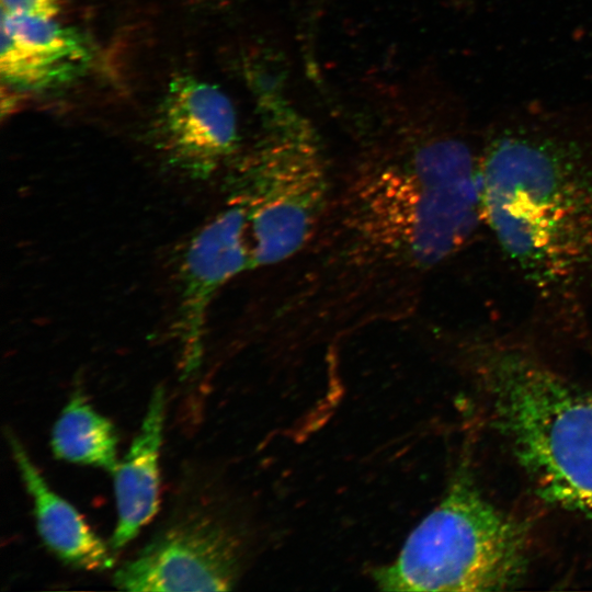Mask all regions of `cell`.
<instances>
[{"label": "cell", "mask_w": 592, "mask_h": 592, "mask_svg": "<svg viewBox=\"0 0 592 592\" xmlns=\"http://www.w3.org/2000/svg\"><path fill=\"white\" fill-rule=\"evenodd\" d=\"M468 355L496 426L548 502L592 512V389L504 338H475Z\"/></svg>", "instance_id": "3957f363"}, {"label": "cell", "mask_w": 592, "mask_h": 592, "mask_svg": "<svg viewBox=\"0 0 592 592\" xmlns=\"http://www.w3.org/2000/svg\"><path fill=\"white\" fill-rule=\"evenodd\" d=\"M90 58L83 37L54 19L2 14L0 75L10 87H60L82 75Z\"/></svg>", "instance_id": "9c48e42d"}, {"label": "cell", "mask_w": 592, "mask_h": 592, "mask_svg": "<svg viewBox=\"0 0 592 592\" xmlns=\"http://www.w3.org/2000/svg\"><path fill=\"white\" fill-rule=\"evenodd\" d=\"M527 542L519 521L458 478L373 578L384 591L504 590L525 572Z\"/></svg>", "instance_id": "277c9868"}, {"label": "cell", "mask_w": 592, "mask_h": 592, "mask_svg": "<svg viewBox=\"0 0 592 592\" xmlns=\"http://www.w3.org/2000/svg\"><path fill=\"white\" fill-rule=\"evenodd\" d=\"M150 539L113 576L133 592L227 591L242 570L243 542L202 467L186 468Z\"/></svg>", "instance_id": "8992f818"}, {"label": "cell", "mask_w": 592, "mask_h": 592, "mask_svg": "<svg viewBox=\"0 0 592 592\" xmlns=\"http://www.w3.org/2000/svg\"><path fill=\"white\" fill-rule=\"evenodd\" d=\"M60 0H1V13L54 19L59 12Z\"/></svg>", "instance_id": "4fadbf2b"}, {"label": "cell", "mask_w": 592, "mask_h": 592, "mask_svg": "<svg viewBox=\"0 0 592 592\" xmlns=\"http://www.w3.org/2000/svg\"><path fill=\"white\" fill-rule=\"evenodd\" d=\"M151 133L161 159L197 181L232 162L239 146L231 101L218 87L193 76H177L169 82Z\"/></svg>", "instance_id": "52a82bcc"}, {"label": "cell", "mask_w": 592, "mask_h": 592, "mask_svg": "<svg viewBox=\"0 0 592 592\" xmlns=\"http://www.w3.org/2000/svg\"><path fill=\"white\" fill-rule=\"evenodd\" d=\"M164 412L166 392L162 386H157L140 428L113 474L117 522L109 545L114 555L133 540L157 513Z\"/></svg>", "instance_id": "8fae6325"}, {"label": "cell", "mask_w": 592, "mask_h": 592, "mask_svg": "<svg viewBox=\"0 0 592 592\" xmlns=\"http://www.w3.org/2000/svg\"><path fill=\"white\" fill-rule=\"evenodd\" d=\"M334 175L314 134L296 118L274 117L230 170L228 201L247 213L250 270L296 255L328 207Z\"/></svg>", "instance_id": "5b68a950"}, {"label": "cell", "mask_w": 592, "mask_h": 592, "mask_svg": "<svg viewBox=\"0 0 592 592\" xmlns=\"http://www.w3.org/2000/svg\"><path fill=\"white\" fill-rule=\"evenodd\" d=\"M118 437L113 423L75 390L56 420L50 437L54 455L62 460L114 474Z\"/></svg>", "instance_id": "7c38bea8"}, {"label": "cell", "mask_w": 592, "mask_h": 592, "mask_svg": "<svg viewBox=\"0 0 592 592\" xmlns=\"http://www.w3.org/2000/svg\"><path fill=\"white\" fill-rule=\"evenodd\" d=\"M485 232L531 299L530 322L592 320V100L521 101L482 122Z\"/></svg>", "instance_id": "7a4b0ae2"}, {"label": "cell", "mask_w": 592, "mask_h": 592, "mask_svg": "<svg viewBox=\"0 0 592 592\" xmlns=\"http://www.w3.org/2000/svg\"><path fill=\"white\" fill-rule=\"evenodd\" d=\"M247 270H250L247 213L240 204L227 201L191 237L178 267L174 330L185 373L201 363L207 312L215 295Z\"/></svg>", "instance_id": "ba28073f"}, {"label": "cell", "mask_w": 592, "mask_h": 592, "mask_svg": "<svg viewBox=\"0 0 592 592\" xmlns=\"http://www.w3.org/2000/svg\"><path fill=\"white\" fill-rule=\"evenodd\" d=\"M4 436L34 506L37 532L45 546L65 565L84 571L114 566L109 543L99 537L79 512L47 485L22 442L10 429Z\"/></svg>", "instance_id": "30bf717a"}, {"label": "cell", "mask_w": 592, "mask_h": 592, "mask_svg": "<svg viewBox=\"0 0 592 592\" xmlns=\"http://www.w3.org/2000/svg\"><path fill=\"white\" fill-rule=\"evenodd\" d=\"M481 137L454 119L334 177L306 246L273 267L259 319L281 345L411 317L430 276L485 231Z\"/></svg>", "instance_id": "6da1fadb"}]
</instances>
